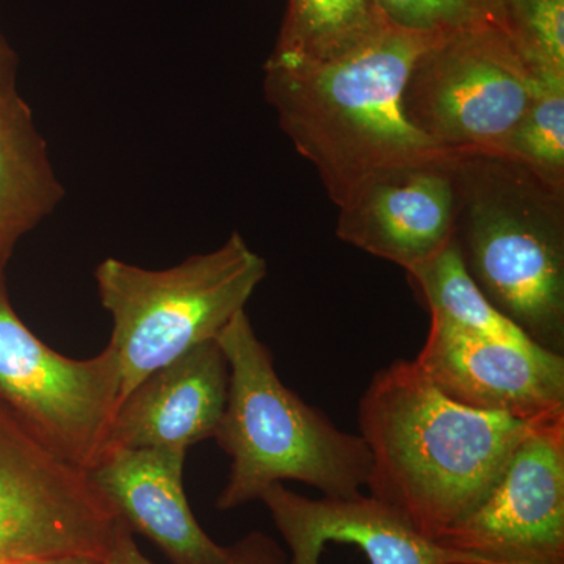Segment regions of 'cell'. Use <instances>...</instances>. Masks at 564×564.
I'll use <instances>...</instances> for the list:
<instances>
[{
    "mask_svg": "<svg viewBox=\"0 0 564 564\" xmlns=\"http://www.w3.org/2000/svg\"><path fill=\"white\" fill-rule=\"evenodd\" d=\"M389 24L429 36L496 25L497 0H373Z\"/></svg>",
    "mask_w": 564,
    "mask_h": 564,
    "instance_id": "obj_20",
    "label": "cell"
},
{
    "mask_svg": "<svg viewBox=\"0 0 564 564\" xmlns=\"http://www.w3.org/2000/svg\"><path fill=\"white\" fill-rule=\"evenodd\" d=\"M499 29L530 69L564 74V0H497Z\"/></svg>",
    "mask_w": 564,
    "mask_h": 564,
    "instance_id": "obj_19",
    "label": "cell"
},
{
    "mask_svg": "<svg viewBox=\"0 0 564 564\" xmlns=\"http://www.w3.org/2000/svg\"><path fill=\"white\" fill-rule=\"evenodd\" d=\"M430 315L463 332L507 343H532L513 322L489 303L464 267L455 239L425 262L406 270ZM534 344V343H533Z\"/></svg>",
    "mask_w": 564,
    "mask_h": 564,
    "instance_id": "obj_17",
    "label": "cell"
},
{
    "mask_svg": "<svg viewBox=\"0 0 564 564\" xmlns=\"http://www.w3.org/2000/svg\"><path fill=\"white\" fill-rule=\"evenodd\" d=\"M229 366L225 413L214 440L231 458L217 499L221 511L261 499L274 484L300 481L323 497L362 492L370 454L361 434L344 432L318 408L291 391L272 351L242 311L218 334Z\"/></svg>",
    "mask_w": 564,
    "mask_h": 564,
    "instance_id": "obj_4",
    "label": "cell"
},
{
    "mask_svg": "<svg viewBox=\"0 0 564 564\" xmlns=\"http://www.w3.org/2000/svg\"><path fill=\"white\" fill-rule=\"evenodd\" d=\"M545 421L464 406L417 364L397 359L373 375L358 404L370 454L366 488L437 541L481 502L519 444Z\"/></svg>",
    "mask_w": 564,
    "mask_h": 564,
    "instance_id": "obj_1",
    "label": "cell"
},
{
    "mask_svg": "<svg viewBox=\"0 0 564 564\" xmlns=\"http://www.w3.org/2000/svg\"><path fill=\"white\" fill-rule=\"evenodd\" d=\"M18 68H20V58L0 25V106L20 96Z\"/></svg>",
    "mask_w": 564,
    "mask_h": 564,
    "instance_id": "obj_22",
    "label": "cell"
},
{
    "mask_svg": "<svg viewBox=\"0 0 564 564\" xmlns=\"http://www.w3.org/2000/svg\"><path fill=\"white\" fill-rule=\"evenodd\" d=\"M187 452L121 448L102 456L93 481L135 530L162 549L172 564H231V547L204 532L185 497Z\"/></svg>",
    "mask_w": 564,
    "mask_h": 564,
    "instance_id": "obj_14",
    "label": "cell"
},
{
    "mask_svg": "<svg viewBox=\"0 0 564 564\" xmlns=\"http://www.w3.org/2000/svg\"><path fill=\"white\" fill-rule=\"evenodd\" d=\"M534 73L496 25L436 36L402 95L404 118L441 150L502 152L521 121Z\"/></svg>",
    "mask_w": 564,
    "mask_h": 564,
    "instance_id": "obj_6",
    "label": "cell"
},
{
    "mask_svg": "<svg viewBox=\"0 0 564 564\" xmlns=\"http://www.w3.org/2000/svg\"><path fill=\"white\" fill-rule=\"evenodd\" d=\"M454 239L489 303L564 355V188L497 152H455Z\"/></svg>",
    "mask_w": 564,
    "mask_h": 564,
    "instance_id": "obj_3",
    "label": "cell"
},
{
    "mask_svg": "<svg viewBox=\"0 0 564 564\" xmlns=\"http://www.w3.org/2000/svg\"><path fill=\"white\" fill-rule=\"evenodd\" d=\"M120 393V364L110 345L90 359L58 355L18 317L0 278V410L11 421L90 473L106 455Z\"/></svg>",
    "mask_w": 564,
    "mask_h": 564,
    "instance_id": "obj_7",
    "label": "cell"
},
{
    "mask_svg": "<svg viewBox=\"0 0 564 564\" xmlns=\"http://www.w3.org/2000/svg\"><path fill=\"white\" fill-rule=\"evenodd\" d=\"M434 39L386 22L323 61L265 62L267 102L337 207L373 174L451 152L413 128L402 109L410 70Z\"/></svg>",
    "mask_w": 564,
    "mask_h": 564,
    "instance_id": "obj_2",
    "label": "cell"
},
{
    "mask_svg": "<svg viewBox=\"0 0 564 564\" xmlns=\"http://www.w3.org/2000/svg\"><path fill=\"white\" fill-rule=\"evenodd\" d=\"M265 276V259L239 232L166 270L104 259L95 280L113 322L109 345L120 364V403L155 370L217 339Z\"/></svg>",
    "mask_w": 564,
    "mask_h": 564,
    "instance_id": "obj_5",
    "label": "cell"
},
{
    "mask_svg": "<svg viewBox=\"0 0 564 564\" xmlns=\"http://www.w3.org/2000/svg\"><path fill=\"white\" fill-rule=\"evenodd\" d=\"M229 366L217 339L155 370L118 406L106 454L121 448L187 452L214 440L225 413Z\"/></svg>",
    "mask_w": 564,
    "mask_h": 564,
    "instance_id": "obj_13",
    "label": "cell"
},
{
    "mask_svg": "<svg viewBox=\"0 0 564 564\" xmlns=\"http://www.w3.org/2000/svg\"><path fill=\"white\" fill-rule=\"evenodd\" d=\"M129 532L120 545V551L109 558H91V556H69V558L46 560V562L24 563V564H129L126 560L124 543L128 540Z\"/></svg>",
    "mask_w": 564,
    "mask_h": 564,
    "instance_id": "obj_23",
    "label": "cell"
},
{
    "mask_svg": "<svg viewBox=\"0 0 564 564\" xmlns=\"http://www.w3.org/2000/svg\"><path fill=\"white\" fill-rule=\"evenodd\" d=\"M132 532L90 473L0 410V564L109 558Z\"/></svg>",
    "mask_w": 564,
    "mask_h": 564,
    "instance_id": "obj_8",
    "label": "cell"
},
{
    "mask_svg": "<svg viewBox=\"0 0 564 564\" xmlns=\"http://www.w3.org/2000/svg\"><path fill=\"white\" fill-rule=\"evenodd\" d=\"M373 0H288L267 63L299 65L347 50L386 24Z\"/></svg>",
    "mask_w": 564,
    "mask_h": 564,
    "instance_id": "obj_16",
    "label": "cell"
},
{
    "mask_svg": "<svg viewBox=\"0 0 564 564\" xmlns=\"http://www.w3.org/2000/svg\"><path fill=\"white\" fill-rule=\"evenodd\" d=\"M414 362L464 406L524 422L564 414V355L540 345L489 339L430 315L429 336Z\"/></svg>",
    "mask_w": 564,
    "mask_h": 564,
    "instance_id": "obj_10",
    "label": "cell"
},
{
    "mask_svg": "<svg viewBox=\"0 0 564 564\" xmlns=\"http://www.w3.org/2000/svg\"><path fill=\"white\" fill-rule=\"evenodd\" d=\"M437 543L489 564H564V414L519 444L481 502Z\"/></svg>",
    "mask_w": 564,
    "mask_h": 564,
    "instance_id": "obj_9",
    "label": "cell"
},
{
    "mask_svg": "<svg viewBox=\"0 0 564 564\" xmlns=\"http://www.w3.org/2000/svg\"><path fill=\"white\" fill-rule=\"evenodd\" d=\"M455 152L373 174L339 207L343 242L404 272L454 239L458 214Z\"/></svg>",
    "mask_w": 564,
    "mask_h": 564,
    "instance_id": "obj_11",
    "label": "cell"
},
{
    "mask_svg": "<svg viewBox=\"0 0 564 564\" xmlns=\"http://www.w3.org/2000/svg\"><path fill=\"white\" fill-rule=\"evenodd\" d=\"M124 554L129 564H155L141 554L132 533L126 540ZM231 564H289V556L272 538L261 532H252L232 545Z\"/></svg>",
    "mask_w": 564,
    "mask_h": 564,
    "instance_id": "obj_21",
    "label": "cell"
},
{
    "mask_svg": "<svg viewBox=\"0 0 564 564\" xmlns=\"http://www.w3.org/2000/svg\"><path fill=\"white\" fill-rule=\"evenodd\" d=\"M500 154L564 188V74H534L529 106Z\"/></svg>",
    "mask_w": 564,
    "mask_h": 564,
    "instance_id": "obj_18",
    "label": "cell"
},
{
    "mask_svg": "<svg viewBox=\"0 0 564 564\" xmlns=\"http://www.w3.org/2000/svg\"><path fill=\"white\" fill-rule=\"evenodd\" d=\"M65 195L29 104L18 96L0 106V273Z\"/></svg>",
    "mask_w": 564,
    "mask_h": 564,
    "instance_id": "obj_15",
    "label": "cell"
},
{
    "mask_svg": "<svg viewBox=\"0 0 564 564\" xmlns=\"http://www.w3.org/2000/svg\"><path fill=\"white\" fill-rule=\"evenodd\" d=\"M259 500L291 551L289 564H321L328 543L358 545L370 564H489L430 540L399 511L362 492L310 499L274 484Z\"/></svg>",
    "mask_w": 564,
    "mask_h": 564,
    "instance_id": "obj_12",
    "label": "cell"
},
{
    "mask_svg": "<svg viewBox=\"0 0 564 564\" xmlns=\"http://www.w3.org/2000/svg\"><path fill=\"white\" fill-rule=\"evenodd\" d=\"M2 276H3V273H0V278H2Z\"/></svg>",
    "mask_w": 564,
    "mask_h": 564,
    "instance_id": "obj_24",
    "label": "cell"
}]
</instances>
